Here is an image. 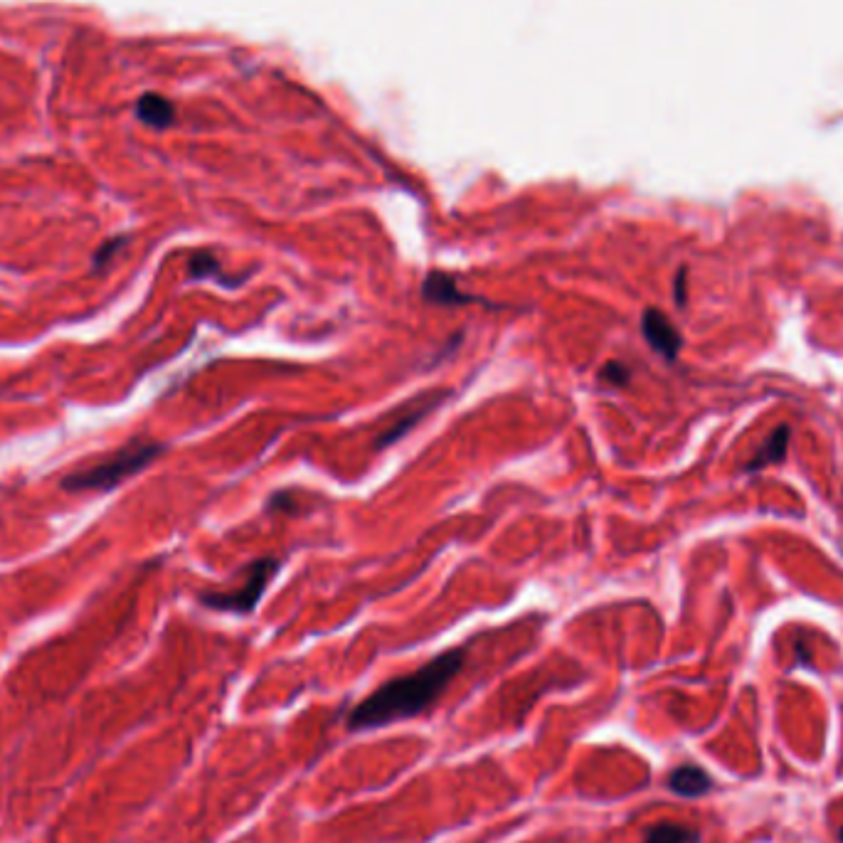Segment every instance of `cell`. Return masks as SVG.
<instances>
[{"label":"cell","mask_w":843,"mask_h":843,"mask_svg":"<svg viewBox=\"0 0 843 843\" xmlns=\"http://www.w3.org/2000/svg\"><path fill=\"white\" fill-rule=\"evenodd\" d=\"M422 299L439 306H469L479 304L476 296L464 294L457 286V279L447 272H429L422 281Z\"/></svg>","instance_id":"cell-5"},{"label":"cell","mask_w":843,"mask_h":843,"mask_svg":"<svg viewBox=\"0 0 843 843\" xmlns=\"http://www.w3.org/2000/svg\"><path fill=\"white\" fill-rule=\"evenodd\" d=\"M683 291H686V269H678V274H676V301H678V306H683V301H686V294H683Z\"/></svg>","instance_id":"cell-15"},{"label":"cell","mask_w":843,"mask_h":843,"mask_svg":"<svg viewBox=\"0 0 843 843\" xmlns=\"http://www.w3.org/2000/svg\"><path fill=\"white\" fill-rule=\"evenodd\" d=\"M644 843H701V834L691 826L656 824L646 831Z\"/></svg>","instance_id":"cell-11"},{"label":"cell","mask_w":843,"mask_h":843,"mask_svg":"<svg viewBox=\"0 0 843 843\" xmlns=\"http://www.w3.org/2000/svg\"><path fill=\"white\" fill-rule=\"evenodd\" d=\"M136 114H139L143 124L156 126V129H166V126L173 124L176 111H173L171 102H166V99L158 97V94H146L139 106H136Z\"/></svg>","instance_id":"cell-10"},{"label":"cell","mask_w":843,"mask_h":843,"mask_svg":"<svg viewBox=\"0 0 843 843\" xmlns=\"http://www.w3.org/2000/svg\"><path fill=\"white\" fill-rule=\"evenodd\" d=\"M710 787H713L710 774L696 765H681L668 774V789H671L673 794H678V797H703V794L710 792Z\"/></svg>","instance_id":"cell-8"},{"label":"cell","mask_w":843,"mask_h":843,"mask_svg":"<svg viewBox=\"0 0 843 843\" xmlns=\"http://www.w3.org/2000/svg\"><path fill=\"white\" fill-rule=\"evenodd\" d=\"M247 277L249 274L230 277V274L222 272V262L208 249H200V252H195L188 259V279L193 281H217V284L227 286V289H237V286L245 284Z\"/></svg>","instance_id":"cell-6"},{"label":"cell","mask_w":843,"mask_h":843,"mask_svg":"<svg viewBox=\"0 0 843 843\" xmlns=\"http://www.w3.org/2000/svg\"><path fill=\"white\" fill-rule=\"evenodd\" d=\"M789 437H792V429H789L787 424H782V427L774 429V432L770 434V439H767V442L762 444L760 449H757L755 457L747 461L745 469L747 471H760V469H765L767 464H777V461H782L784 457H787Z\"/></svg>","instance_id":"cell-9"},{"label":"cell","mask_w":843,"mask_h":843,"mask_svg":"<svg viewBox=\"0 0 843 843\" xmlns=\"http://www.w3.org/2000/svg\"><path fill=\"white\" fill-rule=\"evenodd\" d=\"M281 560L279 558H259L252 565L245 567V580L232 590H208L200 592V602L205 607L215 609V612H230V614H249L259 604L267 587L272 585L274 577L279 575Z\"/></svg>","instance_id":"cell-3"},{"label":"cell","mask_w":843,"mask_h":843,"mask_svg":"<svg viewBox=\"0 0 843 843\" xmlns=\"http://www.w3.org/2000/svg\"><path fill=\"white\" fill-rule=\"evenodd\" d=\"M269 511H284V513H296V506L291 503V493L284 491V493H274L272 498H269Z\"/></svg>","instance_id":"cell-14"},{"label":"cell","mask_w":843,"mask_h":843,"mask_svg":"<svg viewBox=\"0 0 843 843\" xmlns=\"http://www.w3.org/2000/svg\"><path fill=\"white\" fill-rule=\"evenodd\" d=\"M466 664V651L452 649L434 656L429 664L417 671L397 676L392 681L375 688L368 698H363L348 715L351 730H375L397 720H410L422 715L442 698L449 683L459 676Z\"/></svg>","instance_id":"cell-1"},{"label":"cell","mask_w":843,"mask_h":843,"mask_svg":"<svg viewBox=\"0 0 843 843\" xmlns=\"http://www.w3.org/2000/svg\"><path fill=\"white\" fill-rule=\"evenodd\" d=\"M126 245H129V237H126V235L111 237V240H106L104 245H99L97 252L92 254V269H94V272H104V269L109 267L111 262H114L116 254H119Z\"/></svg>","instance_id":"cell-12"},{"label":"cell","mask_w":843,"mask_h":843,"mask_svg":"<svg viewBox=\"0 0 843 843\" xmlns=\"http://www.w3.org/2000/svg\"><path fill=\"white\" fill-rule=\"evenodd\" d=\"M641 333H644L646 343L654 348L656 353L664 355L668 363L678 358L683 348V336L678 328L668 321V316L659 309H646L641 314Z\"/></svg>","instance_id":"cell-4"},{"label":"cell","mask_w":843,"mask_h":843,"mask_svg":"<svg viewBox=\"0 0 843 843\" xmlns=\"http://www.w3.org/2000/svg\"><path fill=\"white\" fill-rule=\"evenodd\" d=\"M599 378H602L604 383L622 387L632 380V370H629L624 363H619V360H609V363L602 368V373H599Z\"/></svg>","instance_id":"cell-13"},{"label":"cell","mask_w":843,"mask_h":843,"mask_svg":"<svg viewBox=\"0 0 843 843\" xmlns=\"http://www.w3.org/2000/svg\"><path fill=\"white\" fill-rule=\"evenodd\" d=\"M839 839H841V841H843V829H841V834H839Z\"/></svg>","instance_id":"cell-16"},{"label":"cell","mask_w":843,"mask_h":843,"mask_svg":"<svg viewBox=\"0 0 843 843\" xmlns=\"http://www.w3.org/2000/svg\"><path fill=\"white\" fill-rule=\"evenodd\" d=\"M444 397V392H432V395H424L422 397V405H407V412L402 417H397L395 422L387 427L385 434H380L378 437V444L375 447H390L392 442H397L400 437H405L407 432H410L412 427H415L417 422H422L424 417L429 415V412L434 410V407L439 405V400Z\"/></svg>","instance_id":"cell-7"},{"label":"cell","mask_w":843,"mask_h":843,"mask_svg":"<svg viewBox=\"0 0 843 843\" xmlns=\"http://www.w3.org/2000/svg\"><path fill=\"white\" fill-rule=\"evenodd\" d=\"M163 452H166V444L163 442H153V439H131L126 447H121L119 452L111 454V457H106L104 461H99V464L67 474L65 479H62V489L72 491V493L114 491L116 486L129 481L131 476L141 474L143 469H148V466L161 457Z\"/></svg>","instance_id":"cell-2"}]
</instances>
